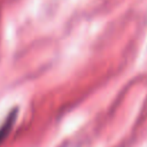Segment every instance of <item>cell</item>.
Listing matches in <instances>:
<instances>
[{
  "mask_svg": "<svg viewBox=\"0 0 147 147\" xmlns=\"http://www.w3.org/2000/svg\"><path fill=\"white\" fill-rule=\"evenodd\" d=\"M11 122H13V118H9V121L7 122V124H6L2 129H0V137H3V136H2V132L7 131V129H10V126H11Z\"/></svg>",
  "mask_w": 147,
  "mask_h": 147,
  "instance_id": "1",
  "label": "cell"
}]
</instances>
